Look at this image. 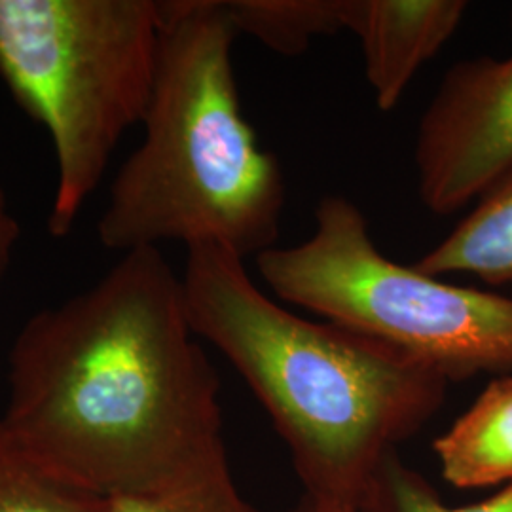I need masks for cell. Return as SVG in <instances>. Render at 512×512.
Here are the masks:
<instances>
[{
  "label": "cell",
  "instance_id": "obj_8",
  "mask_svg": "<svg viewBox=\"0 0 512 512\" xmlns=\"http://www.w3.org/2000/svg\"><path fill=\"white\" fill-rule=\"evenodd\" d=\"M440 473L461 490L512 484V374L495 376L433 444Z\"/></svg>",
  "mask_w": 512,
  "mask_h": 512
},
{
  "label": "cell",
  "instance_id": "obj_14",
  "mask_svg": "<svg viewBox=\"0 0 512 512\" xmlns=\"http://www.w3.org/2000/svg\"><path fill=\"white\" fill-rule=\"evenodd\" d=\"M19 236H21V228H19L18 219L12 215L6 192L0 183V281L10 268Z\"/></svg>",
  "mask_w": 512,
  "mask_h": 512
},
{
  "label": "cell",
  "instance_id": "obj_12",
  "mask_svg": "<svg viewBox=\"0 0 512 512\" xmlns=\"http://www.w3.org/2000/svg\"><path fill=\"white\" fill-rule=\"evenodd\" d=\"M0 512H109L107 499L76 492L27 458L0 427Z\"/></svg>",
  "mask_w": 512,
  "mask_h": 512
},
{
  "label": "cell",
  "instance_id": "obj_3",
  "mask_svg": "<svg viewBox=\"0 0 512 512\" xmlns=\"http://www.w3.org/2000/svg\"><path fill=\"white\" fill-rule=\"evenodd\" d=\"M145 137L110 184L97 222L116 253L217 243L241 258L275 247L285 209L277 158L247 122L224 0H165Z\"/></svg>",
  "mask_w": 512,
  "mask_h": 512
},
{
  "label": "cell",
  "instance_id": "obj_4",
  "mask_svg": "<svg viewBox=\"0 0 512 512\" xmlns=\"http://www.w3.org/2000/svg\"><path fill=\"white\" fill-rule=\"evenodd\" d=\"M162 23L158 0H0V80L54 147V238L71 234L114 148L143 124Z\"/></svg>",
  "mask_w": 512,
  "mask_h": 512
},
{
  "label": "cell",
  "instance_id": "obj_10",
  "mask_svg": "<svg viewBox=\"0 0 512 512\" xmlns=\"http://www.w3.org/2000/svg\"><path fill=\"white\" fill-rule=\"evenodd\" d=\"M236 33L285 57L308 52L315 38L346 31V0H224Z\"/></svg>",
  "mask_w": 512,
  "mask_h": 512
},
{
  "label": "cell",
  "instance_id": "obj_13",
  "mask_svg": "<svg viewBox=\"0 0 512 512\" xmlns=\"http://www.w3.org/2000/svg\"><path fill=\"white\" fill-rule=\"evenodd\" d=\"M363 512H512V484L475 505L450 507L418 471L406 467L395 454L376 476Z\"/></svg>",
  "mask_w": 512,
  "mask_h": 512
},
{
  "label": "cell",
  "instance_id": "obj_2",
  "mask_svg": "<svg viewBox=\"0 0 512 512\" xmlns=\"http://www.w3.org/2000/svg\"><path fill=\"white\" fill-rule=\"evenodd\" d=\"M186 251L181 281L192 330L268 412L302 499L319 512H363L376 476L433 420L450 382L403 349L283 308L260 291L245 258L222 245Z\"/></svg>",
  "mask_w": 512,
  "mask_h": 512
},
{
  "label": "cell",
  "instance_id": "obj_7",
  "mask_svg": "<svg viewBox=\"0 0 512 512\" xmlns=\"http://www.w3.org/2000/svg\"><path fill=\"white\" fill-rule=\"evenodd\" d=\"M463 0H346V31L359 38L376 107L395 109L421 67L458 31Z\"/></svg>",
  "mask_w": 512,
  "mask_h": 512
},
{
  "label": "cell",
  "instance_id": "obj_9",
  "mask_svg": "<svg viewBox=\"0 0 512 512\" xmlns=\"http://www.w3.org/2000/svg\"><path fill=\"white\" fill-rule=\"evenodd\" d=\"M414 266L437 277L467 274L490 285L512 283V169Z\"/></svg>",
  "mask_w": 512,
  "mask_h": 512
},
{
  "label": "cell",
  "instance_id": "obj_11",
  "mask_svg": "<svg viewBox=\"0 0 512 512\" xmlns=\"http://www.w3.org/2000/svg\"><path fill=\"white\" fill-rule=\"evenodd\" d=\"M107 509L109 512H260L239 492L226 452L203 459L156 488L110 497Z\"/></svg>",
  "mask_w": 512,
  "mask_h": 512
},
{
  "label": "cell",
  "instance_id": "obj_1",
  "mask_svg": "<svg viewBox=\"0 0 512 512\" xmlns=\"http://www.w3.org/2000/svg\"><path fill=\"white\" fill-rule=\"evenodd\" d=\"M160 249L37 311L8 357L2 431L57 482L110 499L226 452L220 382Z\"/></svg>",
  "mask_w": 512,
  "mask_h": 512
},
{
  "label": "cell",
  "instance_id": "obj_6",
  "mask_svg": "<svg viewBox=\"0 0 512 512\" xmlns=\"http://www.w3.org/2000/svg\"><path fill=\"white\" fill-rule=\"evenodd\" d=\"M418 194L435 215L478 202L512 169V55L461 61L421 116Z\"/></svg>",
  "mask_w": 512,
  "mask_h": 512
},
{
  "label": "cell",
  "instance_id": "obj_15",
  "mask_svg": "<svg viewBox=\"0 0 512 512\" xmlns=\"http://www.w3.org/2000/svg\"><path fill=\"white\" fill-rule=\"evenodd\" d=\"M291 512H319V511H315V509H313V507H311L310 503H306V501H304V499H302V501H300V505H298V507H296V509H293V511Z\"/></svg>",
  "mask_w": 512,
  "mask_h": 512
},
{
  "label": "cell",
  "instance_id": "obj_5",
  "mask_svg": "<svg viewBox=\"0 0 512 512\" xmlns=\"http://www.w3.org/2000/svg\"><path fill=\"white\" fill-rule=\"evenodd\" d=\"M255 262L279 300L403 349L448 382L512 374V298L387 258L344 196L317 203L310 238Z\"/></svg>",
  "mask_w": 512,
  "mask_h": 512
}]
</instances>
